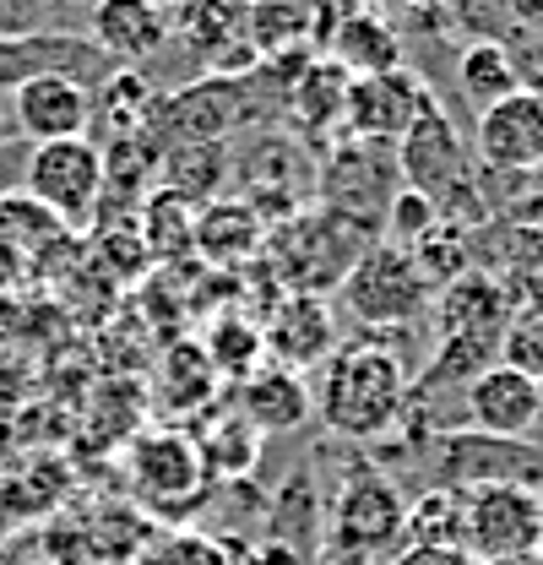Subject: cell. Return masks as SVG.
<instances>
[{
    "mask_svg": "<svg viewBox=\"0 0 543 565\" xmlns=\"http://www.w3.org/2000/svg\"><path fill=\"white\" fill-rule=\"evenodd\" d=\"M316 414L332 435L348 440H381L407 408V359L381 338L338 343V353L321 364Z\"/></svg>",
    "mask_w": 543,
    "mask_h": 565,
    "instance_id": "1",
    "label": "cell"
},
{
    "mask_svg": "<svg viewBox=\"0 0 543 565\" xmlns=\"http://www.w3.org/2000/svg\"><path fill=\"white\" fill-rule=\"evenodd\" d=\"M375 239L338 217L332 207L310 202V207L288 212V223L267 228V250H262V267L277 273L288 282V294H338V282L353 273V262L370 250Z\"/></svg>",
    "mask_w": 543,
    "mask_h": 565,
    "instance_id": "2",
    "label": "cell"
},
{
    "mask_svg": "<svg viewBox=\"0 0 543 565\" xmlns=\"http://www.w3.org/2000/svg\"><path fill=\"white\" fill-rule=\"evenodd\" d=\"M342 310L359 321V327H375V332H397V327H413L429 305H435V288L424 282L418 262L407 245H392V239H375L353 273L338 282Z\"/></svg>",
    "mask_w": 543,
    "mask_h": 565,
    "instance_id": "3",
    "label": "cell"
},
{
    "mask_svg": "<svg viewBox=\"0 0 543 565\" xmlns=\"http://www.w3.org/2000/svg\"><path fill=\"white\" fill-rule=\"evenodd\" d=\"M462 550L483 565L543 550V494L522 479H483L462 494Z\"/></svg>",
    "mask_w": 543,
    "mask_h": 565,
    "instance_id": "4",
    "label": "cell"
},
{
    "mask_svg": "<svg viewBox=\"0 0 543 565\" xmlns=\"http://www.w3.org/2000/svg\"><path fill=\"white\" fill-rule=\"evenodd\" d=\"M397 196H403L397 147H370V141L353 137L332 147V158L321 163V180H316V202L348 217V223H359L370 239H381L386 212Z\"/></svg>",
    "mask_w": 543,
    "mask_h": 565,
    "instance_id": "5",
    "label": "cell"
},
{
    "mask_svg": "<svg viewBox=\"0 0 543 565\" xmlns=\"http://www.w3.org/2000/svg\"><path fill=\"white\" fill-rule=\"evenodd\" d=\"M126 473H131L136 500L158 516H191L206 500V484H212L196 435H185L180 424L141 429L126 451Z\"/></svg>",
    "mask_w": 543,
    "mask_h": 565,
    "instance_id": "6",
    "label": "cell"
},
{
    "mask_svg": "<svg viewBox=\"0 0 543 565\" xmlns=\"http://www.w3.org/2000/svg\"><path fill=\"white\" fill-rule=\"evenodd\" d=\"M397 163H403L407 191H418V196H429V202L440 207V223H446V212L457 207L462 196L478 202L473 158H468L462 131L451 126V115H446V104H440L435 93L424 98V109H418L413 131L397 141Z\"/></svg>",
    "mask_w": 543,
    "mask_h": 565,
    "instance_id": "7",
    "label": "cell"
},
{
    "mask_svg": "<svg viewBox=\"0 0 543 565\" xmlns=\"http://www.w3.org/2000/svg\"><path fill=\"white\" fill-rule=\"evenodd\" d=\"M327 544H332L338 561H353V565L386 561V555L397 561L407 550V505H403V494L392 490V479L359 468L338 490Z\"/></svg>",
    "mask_w": 543,
    "mask_h": 565,
    "instance_id": "8",
    "label": "cell"
},
{
    "mask_svg": "<svg viewBox=\"0 0 543 565\" xmlns=\"http://www.w3.org/2000/svg\"><path fill=\"white\" fill-rule=\"evenodd\" d=\"M104 185H109V152L93 137L44 141L28 158V202H39L66 228L93 223V212L104 202Z\"/></svg>",
    "mask_w": 543,
    "mask_h": 565,
    "instance_id": "9",
    "label": "cell"
},
{
    "mask_svg": "<svg viewBox=\"0 0 543 565\" xmlns=\"http://www.w3.org/2000/svg\"><path fill=\"white\" fill-rule=\"evenodd\" d=\"M473 141H478V158L489 169H500V174L543 169V76L522 82L500 104H489L478 115Z\"/></svg>",
    "mask_w": 543,
    "mask_h": 565,
    "instance_id": "10",
    "label": "cell"
},
{
    "mask_svg": "<svg viewBox=\"0 0 543 565\" xmlns=\"http://www.w3.org/2000/svg\"><path fill=\"white\" fill-rule=\"evenodd\" d=\"M462 392H468V424L483 440H511L517 446L543 424V381L522 375L505 359H494Z\"/></svg>",
    "mask_w": 543,
    "mask_h": 565,
    "instance_id": "11",
    "label": "cell"
},
{
    "mask_svg": "<svg viewBox=\"0 0 543 565\" xmlns=\"http://www.w3.org/2000/svg\"><path fill=\"white\" fill-rule=\"evenodd\" d=\"M262 343L267 359L277 370H316L338 353V316H332V299L321 294H277V305L267 310V327H262Z\"/></svg>",
    "mask_w": 543,
    "mask_h": 565,
    "instance_id": "12",
    "label": "cell"
},
{
    "mask_svg": "<svg viewBox=\"0 0 543 565\" xmlns=\"http://www.w3.org/2000/svg\"><path fill=\"white\" fill-rule=\"evenodd\" d=\"M429 87L413 71H386V76H359L348 87V137L370 141V147H397L413 131L418 109H424Z\"/></svg>",
    "mask_w": 543,
    "mask_h": 565,
    "instance_id": "13",
    "label": "cell"
},
{
    "mask_svg": "<svg viewBox=\"0 0 543 565\" xmlns=\"http://www.w3.org/2000/svg\"><path fill=\"white\" fill-rule=\"evenodd\" d=\"M239 104H245V82L239 76H202L191 87H180L174 98L152 104V131L163 126L169 137L163 147H202V141H223L239 126Z\"/></svg>",
    "mask_w": 543,
    "mask_h": 565,
    "instance_id": "14",
    "label": "cell"
},
{
    "mask_svg": "<svg viewBox=\"0 0 543 565\" xmlns=\"http://www.w3.org/2000/svg\"><path fill=\"white\" fill-rule=\"evenodd\" d=\"M11 115H17L22 137L33 141V147L87 137V120H93V87H82V82L66 76V71L28 76V82L11 87Z\"/></svg>",
    "mask_w": 543,
    "mask_h": 565,
    "instance_id": "15",
    "label": "cell"
},
{
    "mask_svg": "<svg viewBox=\"0 0 543 565\" xmlns=\"http://www.w3.org/2000/svg\"><path fill=\"white\" fill-rule=\"evenodd\" d=\"M169 44V11L152 0H98L93 6V50L115 71H136Z\"/></svg>",
    "mask_w": 543,
    "mask_h": 565,
    "instance_id": "16",
    "label": "cell"
},
{
    "mask_svg": "<svg viewBox=\"0 0 543 565\" xmlns=\"http://www.w3.org/2000/svg\"><path fill=\"white\" fill-rule=\"evenodd\" d=\"M174 33L212 66V76H239V66H256V50L245 44V0H191L174 11Z\"/></svg>",
    "mask_w": 543,
    "mask_h": 565,
    "instance_id": "17",
    "label": "cell"
},
{
    "mask_svg": "<svg viewBox=\"0 0 543 565\" xmlns=\"http://www.w3.org/2000/svg\"><path fill=\"white\" fill-rule=\"evenodd\" d=\"M435 321H440V338L500 343L505 327H511V288L500 278H489L483 267H468L451 288L435 294Z\"/></svg>",
    "mask_w": 543,
    "mask_h": 565,
    "instance_id": "18",
    "label": "cell"
},
{
    "mask_svg": "<svg viewBox=\"0 0 543 565\" xmlns=\"http://www.w3.org/2000/svg\"><path fill=\"white\" fill-rule=\"evenodd\" d=\"M267 250V217L245 196H217L196 207V256L206 267H256Z\"/></svg>",
    "mask_w": 543,
    "mask_h": 565,
    "instance_id": "19",
    "label": "cell"
},
{
    "mask_svg": "<svg viewBox=\"0 0 543 565\" xmlns=\"http://www.w3.org/2000/svg\"><path fill=\"white\" fill-rule=\"evenodd\" d=\"M234 414L251 424L262 440L267 435H288V429H299V424L316 414V392L305 386V375L262 364L251 381L234 386Z\"/></svg>",
    "mask_w": 543,
    "mask_h": 565,
    "instance_id": "20",
    "label": "cell"
},
{
    "mask_svg": "<svg viewBox=\"0 0 543 565\" xmlns=\"http://www.w3.org/2000/svg\"><path fill=\"white\" fill-rule=\"evenodd\" d=\"M327 61L338 71H348L353 82L359 76H386V71H403V39L392 33L386 17L375 11H348L332 22L327 33Z\"/></svg>",
    "mask_w": 543,
    "mask_h": 565,
    "instance_id": "21",
    "label": "cell"
},
{
    "mask_svg": "<svg viewBox=\"0 0 543 565\" xmlns=\"http://www.w3.org/2000/svg\"><path fill=\"white\" fill-rule=\"evenodd\" d=\"M348 87H353V76L338 71L332 61H305L288 87V120L305 137H327V131L338 137L348 126Z\"/></svg>",
    "mask_w": 543,
    "mask_h": 565,
    "instance_id": "22",
    "label": "cell"
},
{
    "mask_svg": "<svg viewBox=\"0 0 543 565\" xmlns=\"http://www.w3.org/2000/svg\"><path fill=\"white\" fill-rule=\"evenodd\" d=\"M321 33V0H245V44L256 61H283Z\"/></svg>",
    "mask_w": 543,
    "mask_h": 565,
    "instance_id": "23",
    "label": "cell"
},
{
    "mask_svg": "<svg viewBox=\"0 0 543 565\" xmlns=\"http://www.w3.org/2000/svg\"><path fill=\"white\" fill-rule=\"evenodd\" d=\"M457 87H462V98L483 115L489 104H500L505 93L522 87V66H517V55H511L500 39H468L462 55H457Z\"/></svg>",
    "mask_w": 543,
    "mask_h": 565,
    "instance_id": "24",
    "label": "cell"
},
{
    "mask_svg": "<svg viewBox=\"0 0 543 565\" xmlns=\"http://www.w3.org/2000/svg\"><path fill=\"white\" fill-rule=\"evenodd\" d=\"M152 386H158L152 397L169 414H191V408H202L206 397L217 392V370H212L202 343H174V349H163V359H158Z\"/></svg>",
    "mask_w": 543,
    "mask_h": 565,
    "instance_id": "25",
    "label": "cell"
},
{
    "mask_svg": "<svg viewBox=\"0 0 543 565\" xmlns=\"http://www.w3.org/2000/svg\"><path fill=\"white\" fill-rule=\"evenodd\" d=\"M202 349H206V359H212V370H217V381H228V386L251 381V375L267 364L262 327H251L245 316H217V321L206 327Z\"/></svg>",
    "mask_w": 543,
    "mask_h": 565,
    "instance_id": "26",
    "label": "cell"
},
{
    "mask_svg": "<svg viewBox=\"0 0 543 565\" xmlns=\"http://www.w3.org/2000/svg\"><path fill=\"white\" fill-rule=\"evenodd\" d=\"M196 446H202V462L212 479H245L262 457V435L239 414H223L217 424H206V435H196Z\"/></svg>",
    "mask_w": 543,
    "mask_h": 565,
    "instance_id": "27",
    "label": "cell"
},
{
    "mask_svg": "<svg viewBox=\"0 0 543 565\" xmlns=\"http://www.w3.org/2000/svg\"><path fill=\"white\" fill-rule=\"evenodd\" d=\"M407 544L418 550H462V490H429L407 505Z\"/></svg>",
    "mask_w": 543,
    "mask_h": 565,
    "instance_id": "28",
    "label": "cell"
},
{
    "mask_svg": "<svg viewBox=\"0 0 543 565\" xmlns=\"http://www.w3.org/2000/svg\"><path fill=\"white\" fill-rule=\"evenodd\" d=\"M500 359L543 381V305H511V327L500 338Z\"/></svg>",
    "mask_w": 543,
    "mask_h": 565,
    "instance_id": "29",
    "label": "cell"
},
{
    "mask_svg": "<svg viewBox=\"0 0 543 565\" xmlns=\"http://www.w3.org/2000/svg\"><path fill=\"white\" fill-rule=\"evenodd\" d=\"M147 565H228V550L212 539V533H163L152 550H147Z\"/></svg>",
    "mask_w": 543,
    "mask_h": 565,
    "instance_id": "30",
    "label": "cell"
},
{
    "mask_svg": "<svg viewBox=\"0 0 543 565\" xmlns=\"http://www.w3.org/2000/svg\"><path fill=\"white\" fill-rule=\"evenodd\" d=\"M61 0H0V39H33Z\"/></svg>",
    "mask_w": 543,
    "mask_h": 565,
    "instance_id": "31",
    "label": "cell"
},
{
    "mask_svg": "<svg viewBox=\"0 0 543 565\" xmlns=\"http://www.w3.org/2000/svg\"><path fill=\"white\" fill-rule=\"evenodd\" d=\"M505 22H511L528 44H543V0H505Z\"/></svg>",
    "mask_w": 543,
    "mask_h": 565,
    "instance_id": "32",
    "label": "cell"
},
{
    "mask_svg": "<svg viewBox=\"0 0 543 565\" xmlns=\"http://www.w3.org/2000/svg\"><path fill=\"white\" fill-rule=\"evenodd\" d=\"M392 565H483V561H473L468 550H418V544H407Z\"/></svg>",
    "mask_w": 543,
    "mask_h": 565,
    "instance_id": "33",
    "label": "cell"
},
{
    "mask_svg": "<svg viewBox=\"0 0 543 565\" xmlns=\"http://www.w3.org/2000/svg\"><path fill=\"white\" fill-rule=\"evenodd\" d=\"M158 11H180V6H191V0H152Z\"/></svg>",
    "mask_w": 543,
    "mask_h": 565,
    "instance_id": "34",
    "label": "cell"
},
{
    "mask_svg": "<svg viewBox=\"0 0 543 565\" xmlns=\"http://www.w3.org/2000/svg\"><path fill=\"white\" fill-rule=\"evenodd\" d=\"M500 565H543V555H522V561H500Z\"/></svg>",
    "mask_w": 543,
    "mask_h": 565,
    "instance_id": "35",
    "label": "cell"
},
{
    "mask_svg": "<svg viewBox=\"0 0 543 565\" xmlns=\"http://www.w3.org/2000/svg\"><path fill=\"white\" fill-rule=\"evenodd\" d=\"M0 565H6V550H0Z\"/></svg>",
    "mask_w": 543,
    "mask_h": 565,
    "instance_id": "36",
    "label": "cell"
},
{
    "mask_svg": "<svg viewBox=\"0 0 543 565\" xmlns=\"http://www.w3.org/2000/svg\"><path fill=\"white\" fill-rule=\"evenodd\" d=\"M539 555H543V550H539Z\"/></svg>",
    "mask_w": 543,
    "mask_h": 565,
    "instance_id": "37",
    "label": "cell"
}]
</instances>
